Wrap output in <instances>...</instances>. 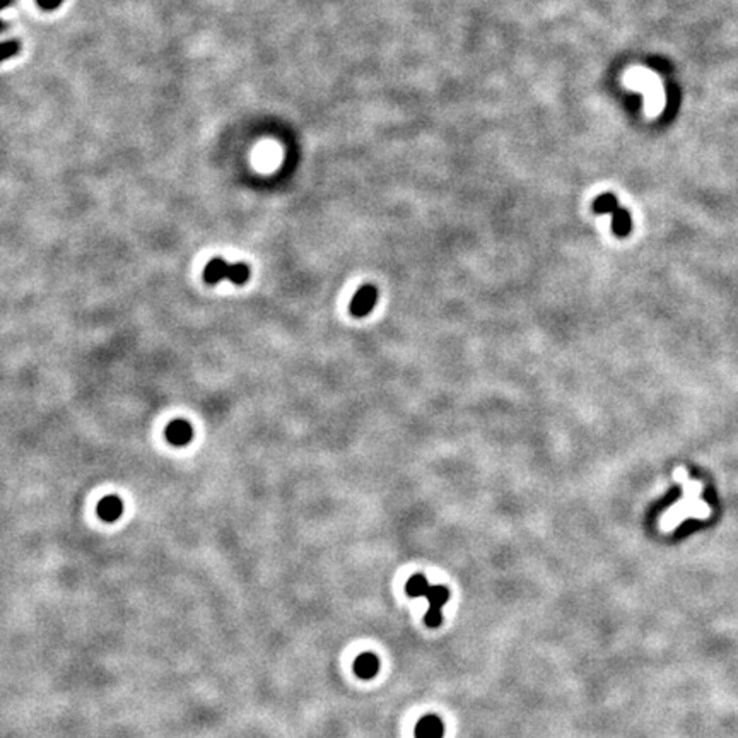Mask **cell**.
<instances>
[{
  "mask_svg": "<svg viewBox=\"0 0 738 738\" xmlns=\"http://www.w3.org/2000/svg\"><path fill=\"white\" fill-rule=\"evenodd\" d=\"M21 50V43L17 40H6L0 41V63L16 57Z\"/></svg>",
  "mask_w": 738,
  "mask_h": 738,
  "instance_id": "10",
  "label": "cell"
},
{
  "mask_svg": "<svg viewBox=\"0 0 738 738\" xmlns=\"http://www.w3.org/2000/svg\"><path fill=\"white\" fill-rule=\"evenodd\" d=\"M612 231L615 236L618 238L629 236V233L632 231L631 212L628 208L621 207V205L612 212Z\"/></svg>",
  "mask_w": 738,
  "mask_h": 738,
  "instance_id": "8",
  "label": "cell"
},
{
  "mask_svg": "<svg viewBox=\"0 0 738 738\" xmlns=\"http://www.w3.org/2000/svg\"><path fill=\"white\" fill-rule=\"evenodd\" d=\"M123 513V502L117 495H106L98 502V516L103 521H117Z\"/></svg>",
  "mask_w": 738,
  "mask_h": 738,
  "instance_id": "6",
  "label": "cell"
},
{
  "mask_svg": "<svg viewBox=\"0 0 738 738\" xmlns=\"http://www.w3.org/2000/svg\"><path fill=\"white\" fill-rule=\"evenodd\" d=\"M249 279V267L245 263H227L224 259H212L204 268V281L207 284H218L221 281H231L233 284H245Z\"/></svg>",
  "mask_w": 738,
  "mask_h": 738,
  "instance_id": "2",
  "label": "cell"
},
{
  "mask_svg": "<svg viewBox=\"0 0 738 738\" xmlns=\"http://www.w3.org/2000/svg\"><path fill=\"white\" fill-rule=\"evenodd\" d=\"M618 200L614 193H603V195L596 197L593 202V212L595 214H612L615 208L618 207Z\"/></svg>",
  "mask_w": 738,
  "mask_h": 738,
  "instance_id": "9",
  "label": "cell"
},
{
  "mask_svg": "<svg viewBox=\"0 0 738 738\" xmlns=\"http://www.w3.org/2000/svg\"><path fill=\"white\" fill-rule=\"evenodd\" d=\"M405 591L410 596H424L429 600V610L426 614V624L429 628H438L443 621L441 609L448 602L450 591L446 587H438V584L427 583L424 574H413L405 584Z\"/></svg>",
  "mask_w": 738,
  "mask_h": 738,
  "instance_id": "1",
  "label": "cell"
},
{
  "mask_svg": "<svg viewBox=\"0 0 738 738\" xmlns=\"http://www.w3.org/2000/svg\"><path fill=\"white\" fill-rule=\"evenodd\" d=\"M10 3H13V0H0V13H2V10L6 9V7H9ZM6 28H7V24L2 19H0V33L6 31Z\"/></svg>",
  "mask_w": 738,
  "mask_h": 738,
  "instance_id": "12",
  "label": "cell"
},
{
  "mask_svg": "<svg viewBox=\"0 0 738 738\" xmlns=\"http://www.w3.org/2000/svg\"><path fill=\"white\" fill-rule=\"evenodd\" d=\"M445 726L443 721L434 714L420 718L416 726V738H443Z\"/></svg>",
  "mask_w": 738,
  "mask_h": 738,
  "instance_id": "5",
  "label": "cell"
},
{
  "mask_svg": "<svg viewBox=\"0 0 738 738\" xmlns=\"http://www.w3.org/2000/svg\"><path fill=\"white\" fill-rule=\"evenodd\" d=\"M376 300H378V289L372 284H364L361 286V289L357 290L356 296L350 301V313L357 318H363V316L369 315L375 308Z\"/></svg>",
  "mask_w": 738,
  "mask_h": 738,
  "instance_id": "3",
  "label": "cell"
},
{
  "mask_svg": "<svg viewBox=\"0 0 738 738\" xmlns=\"http://www.w3.org/2000/svg\"><path fill=\"white\" fill-rule=\"evenodd\" d=\"M378 670H379V659L376 658V655H372V653L359 655L356 658V662H354V672H356L357 677L364 678V680L375 677L376 673H378Z\"/></svg>",
  "mask_w": 738,
  "mask_h": 738,
  "instance_id": "7",
  "label": "cell"
},
{
  "mask_svg": "<svg viewBox=\"0 0 738 738\" xmlns=\"http://www.w3.org/2000/svg\"><path fill=\"white\" fill-rule=\"evenodd\" d=\"M166 439L174 446H185L193 439V427L188 420H171L166 427Z\"/></svg>",
  "mask_w": 738,
  "mask_h": 738,
  "instance_id": "4",
  "label": "cell"
},
{
  "mask_svg": "<svg viewBox=\"0 0 738 738\" xmlns=\"http://www.w3.org/2000/svg\"><path fill=\"white\" fill-rule=\"evenodd\" d=\"M36 2L43 10H55L57 7H60L63 0H36Z\"/></svg>",
  "mask_w": 738,
  "mask_h": 738,
  "instance_id": "11",
  "label": "cell"
}]
</instances>
